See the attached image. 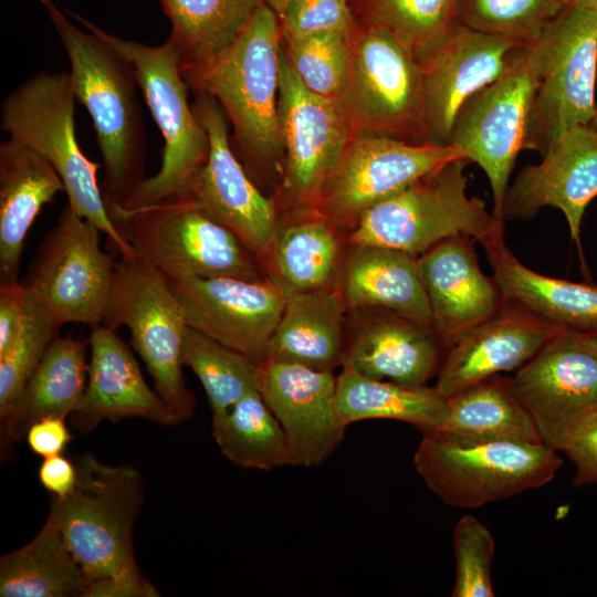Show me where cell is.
I'll return each instance as SVG.
<instances>
[{
  "label": "cell",
  "instance_id": "7bdbcfd3",
  "mask_svg": "<svg viewBox=\"0 0 597 597\" xmlns=\"http://www.w3.org/2000/svg\"><path fill=\"white\" fill-rule=\"evenodd\" d=\"M280 24L286 40L323 32L350 34L356 20L349 0H292Z\"/></svg>",
  "mask_w": 597,
  "mask_h": 597
},
{
  "label": "cell",
  "instance_id": "f907efd6",
  "mask_svg": "<svg viewBox=\"0 0 597 597\" xmlns=\"http://www.w3.org/2000/svg\"><path fill=\"white\" fill-rule=\"evenodd\" d=\"M589 344L597 353V332L595 333H585Z\"/></svg>",
  "mask_w": 597,
  "mask_h": 597
},
{
  "label": "cell",
  "instance_id": "52a82bcc",
  "mask_svg": "<svg viewBox=\"0 0 597 597\" xmlns=\"http://www.w3.org/2000/svg\"><path fill=\"white\" fill-rule=\"evenodd\" d=\"M97 29L133 63L138 87L165 143L157 174L146 177L122 205L116 206L134 209L188 195L207 160L209 140L188 101L189 85L182 75L176 44L168 38L153 46Z\"/></svg>",
  "mask_w": 597,
  "mask_h": 597
},
{
  "label": "cell",
  "instance_id": "4fadbf2b",
  "mask_svg": "<svg viewBox=\"0 0 597 597\" xmlns=\"http://www.w3.org/2000/svg\"><path fill=\"white\" fill-rule=\"evenodd\" d=\"M101 232L66 202L21 281L62 324L102 323L116 261L101 249Z\"/></svg>",
  "mask_w": 597,
  "mask_h": 597
},
{
  "label": "cell",
  "instance_id": "836d02e7",
  "mask_svg": "<svg viewBox=\"0 0 597 597\" xmlns=\"http://www.w3.org/2000/svg\"><path fill=\"white\" fill-rule=\"evenodd\" d=\"M264 0H160L170 20L182 75L226 51L243 32Z\"/></svg>",
  "mask_w": 597,
  "mask_h": 597
},
{
  "label": "cell",
  "instance_id": "8fae6325",
  "mask_svg": "<svg viewBox=\"0 0 597 597\" xmlns=\"http://www.w3.org/2000/svg\"><path fill=\"white\" fill-rule=\"evenodd\" d=\"M413 464L427 488L444 504L476 509L547 484L563 460L544 443L458 446L422 436Z\"/></svg>",
  "mask_w": 597,
  "mask_h": 597
},
{
  "label": "cell",
  "instance_id": "bcb514c9",
  "mask_svg": "<svg viewBox=\"0 0 597 597\" xmlns=\"http://www.w3.org/2000/svg\"><path fill=\"white\" fill-rule=\"evenodd\" d=\"M63 417H45L35 421L27 431L30 450L42 458L60 454L72 440Z\"/></svg>",
  "mask_w": 597,
  "mask_h": 597
},
{
  "label": "cell",
  "instance_id": "e0dca14e",
  "mask_svg": "<svg viewBox=\"0 0 597 597\" xmlns=\"http://www.w3.org/2000/svg\"><path fill=\"white\" fill-rule=\"evenodd\" d=\"M196 93L192 107L207 133L209 151L188 195L253 255L268 254L277 232L274 205L235 156L229 122L217 101L206 92Z\"/></svg>",
  "mask_w": 597,
  "mask_h": 597
},
{
  "label": "cell",
  "instance_id": "ffe728a7",
  "mask_svg": "<svg viewBox=\"0 0 597 597\" xmlns=\"http://www.w3.org/2000/svg\"><path fill=\"white\" fill-rule=\"evenodd\" d=\"M258 390L284 431L289 465L317 467L343 442L347 426L336 408L333 371L265 360Z\"/></svg>",
  "mask_w": 597,
  "mask_h": 597
},
{
  "label": "cell",
  "instance_id": "5bb4252c",
  "mask_svg": "<svg viewBox=\"0 0 597 597\" xmlns=\"http://www.w3.org/2000/svg\"><path fill=\"white\" fill-rule=\"evenodd\" d=\"M459 158L465 156L452 145L413 144L385 135L354 133L323 188L318 205L334 220L358 219L370 207Z\"/></svg>",
  "mask_w": 597,
  "mask_h": 597
},
{
  "label": "cell",
  "instance_id": "60d3db41",
  "mask_svg": "<svg viewBox=\"0 0 597 597\" xmlns=\"http://www.w3.org/2000/svg\"><path fill=\"white\" fill-rule=\"evenodd\" d=\"M350 36L352 33L323 32L283 39L293 70L310 91L339 98L348 71Z\"/></svg>",
  "mask_w": 597,
  "mask_h": 597
},
{
  "label": "cell",
  "instance_id": "f1b7e54d",
  "mask_svg": "<svg viewBox=\"0 0 597 597\" xmlns=\"http://www.w3.org/2000/svg\"><path fill=\"white\" fill-rule=\"evenodd\" d=\"M447 399L443 422L426 436L458 446L501 441L543 443L532 417L515 397L510 377L490 376Z\"/></svg>",
  "mask_w": 597,
  "mask_h": 597
},
{
  "label": "cell",
  "instance_id": "ac0fdd59",
  "mask_svg": "<svg viewBox=\"0 0 597 597\" xmlns=\"http://www.w3.org/2000/svg\"><path fill=\"white\" fill-rule=\"evenodd\" d=\"M167 279L189 327L258 364L266 359L285 304V294L274 281L234 276Z\"/></svg>",
  "mask_w": 597,
  "mask_h": 597
},
{
  "label": "cell",
  "instance_id": "f35d334b",
  "mask_svg": "<svg viewBox=\"0 0 597 597\" xmlns=\"http://www.w3.org/2000/svg\"><path fill=\"white\" fill-rule=\"evenodd\" d=\"M565 0H457L455 23L530 46Z\"/></svg>",
  "mask_w": 597,
  "mask_h": 597
},
{
  "label": "cell",
  "instance_id": "681fc988",
  "mask_svg": "<svg viewBox=\"0 0 597 597\" xmlns=\"http://www.w3.org/2000/svg\"><path fill=\"white\" fill-rule=\"evenodd\" d=\"M566 4L580 7L597 12V0H565Z\"/></svg>",
  "mask_w": 597,
  "mask_h": 597
},
{
  "label": "cell",
  "instance_id": "44dd1931",
  "mask_svg": "<svg viewBox=\"0 0 597 597\" xmlns=\"http://www.w3.org/2000/svg\"><path fill=\"white\" fill-rule=\"evenodd\" d=\"M597 197V130L589 125L566 129L537 164L525 166L507 187L502 218L531 220L544 207L561 210L580 249L587 206Z\"/></svg>",
  "mask_w": 597,
  "mask_h": 597
},
{
  "label": "cell",
  "instance_id": "5b68a950",
  "mask_svg": "<svg viewBox=\"0 0 597 597\" xmlns=\"http://www.w3.org/2000/svg\"><path fill=\"white\" fill-rule=\"evenodd\" d=\"M465 158L451 160L364 211L349 234L354 245L396 249L418 258L455 235L481 242L504 223L467 192Z\"/></svg>",
  "mask_w": 597,
  "mask_h": 597
},
{
  "label": "cell",
  "instance_id": "603a6c76",
  "mask_svg": "<svg viewBox=\"0 0 597 597\" xmlns=\"http://www.w3.org/2000/svg\"><path fill=\"white\" fill-rule=\"evenodd\" d=\"M562 329L522 303L506 298L493 316L447 350L434 387L449 398L490 376L516 371Z\"/></svg>",
  "mask_w": 597,
  "mask_h": 597
},
{
  "label": "cell",
  "instance_id": "816d5d0a",
  "mask_svg": "<svg viewBox=\"0 0 597 597\" xmlns=\"http://www.w3.org/2000/svg\"><path fill=\"white\" fill-rule=\"evenodd\" d=\"M589 126L594 129L597 130V107H596V111H595V114H594V117L589 124Z\"/></svg>",
  "mask_w": 597,
  "mask_h": 597
},
{
  "label": "cell",
  "instance_id": "f6af8a7d",
  "mask_svg": "<svg viewBox=\"0 0 597 597\" xmlns=\"http://www.w3.org/2000/svg\"><path fill=\"white\" fill-rule=\"evenodd\" d=\"M29 295L21 281L0 283V356L12 346L21 329Z\"/></svg>",
  "mask_w": 597,
  "mask_h": 597
},
{
  "label": "cell",
  "instance_id": "8d00e7d4",
  "mask_svg": "<svg viewBox=\"0 0 597 597\" xmlns=\"http://www.w3.org/2000/svg\"><path fill=\"white\" fill-rule=\"evenodd\" d=\"M181 359L206 392L212 418L226 413L245 395L258 390L260 365L188 326Z\"/></svg>",
  "mask_w": 597,
  "mask_h": 597
},
{
  "label": "cell",
  "instance_id": "ee69618b",
  "mask_svg": "<svg viewBox=\"0 0 597 597\" xmlns=\"http://www.w3.org/2000/svg\"><path fill=\"white\" fill-rule=\"evenodd\" d=\"M559 451L575 467L573 485L597 482V407L585 413L567 432Z\"/></svg>",
  "mask_w": 597,
  "mask_h": 597
},
{
  "label": "cell",
  "instance_id": "8992f818",
  "mask_svg": "<svg viewBox=\"0 0 597 597\" xmlns=\"http://www.w3.org/2000/svg\"><path fill=\"white\" fill-rule=\"evenodd\" d=\"M106 208L135 254L167 277L261 279L254 255L190 195L134 209Z\"/></svg>",
  "mask_w": 597,
  "mask_h": 597
},
{
  "label": "cell",
  "instance_id": "d6986e66",
  "mask_svg": "<svg viewBox=\"0 0 597 597\" xmlns=\"http://www.w3.org/2000/svg\"><path fill=\"white\" fill-rule=\"evenodd\" d=\"M516 48L512 41L455 23L417 57L423 86L427 143L449 145L462 107L501 75Z\"/></svg>",
  "mask_w": 597,
  "mask_h": 597
},
{
  "label": "cell",
  "instance_id": "484cf974",
  "mask_svg": "<svg viewBox=\"0 0 597 597\" xmlns=\"http://www.w3.org/2000/svg\"><path fill=\"white\" fill-rule=\"evenodd\" d=\"M64 185L51 164L27 144H0V283L19 281L24 240L43 206Z\"/></svg>",
  "mask_w": 597,
  "mask_h": 597
},
{
  "label": "cell",
  "instance_id": "4dcf8cb0",
  "mask_svg": "<svg viewBox=\"0 0 597 597\" xmlns=\"http://www.w3.org/2000/svg\"><path fill=\"white\" fill-rule=\"evenodd\" d=\"M354 247L342 282L346 306L391 311L431 324L417 258L391 248Z\"/></svg>",
  "mask_w": 597,
  "mask_h": 597
},
{
  "label": "cell",
  "instance_id": "d590c367",
  "mask_svg": "<svg viewBox=\"0 0 597 597\" xmlns=\"http://www.w3.org/2000/svg\"><path fill=\"white\" fill-rule=\"evenodd\" d=\"M270 251L274 282L285 295L333 287L338 241L325 220H303L276 232Z\"/></svg>",
  "mask_w": 597,
  "mask_h": 597
},
{
  "label": "cell",
  "instance_id": "b9f144b4",
  "mask_svg": "<svg viewBox=\"0 0 597 597\" xmlns=\"http://www.w3.org/2000/svg\"><path fill=\"white\" fill-rule=\"evenodd\" d=\"M455 561L452 597H493L492 563L495 542L490 530L473 515L461 516L453 530Z\"/></svg>",
  "mask_w": 597,
  "mask_h": 597
},
{
  "label": "cell",
  "instance_id": "7a4b0ae2",
  "mask_svg": "<svg viewBox=\"0 0 597 597\" xmlns=\"http://www.w3.org/2000/svg\"><path fill=\"white\" fill-rule=\"evenodd\" d=\"M40 2L67 54L76 100L86 107L96 130L105 203L122 205L146 178V132L135 67L95 24L74 15L87 30L83 31L54 0Z\"/></svg>",
  "mask_w": 597,
  "mask_h": 597
},
{
  "label": "cell",
  "instance_id": "ab89813d",
  "mask_svg": "<svg viewBox=\"0 0 597 597\" xmlns=\"http://www.w3.org/2000/svg\"><path fill=\"white\" fill-rule=\"evenodd\" d=\"M21 329L8 352L0 356V418L33 374L63 325L29 290Z\"/></svg>",
  "mask_w": 597,
  "mask_h": 597
},
{
  "label": "cell",
  "instance_id": "c3c4849f",
  "mask_svg": "<svg viewBox=\"0 0 597 597\" xmlns=\"http://www.w3.org/2000/svg\"><path fill=\"white\" fill-rule=\"evenodd\" d=\"M292 0H264V2L277 14L279 19Z\"/></svg>",
  "mask_w": 597,
  "mask_h": 597
},
{
  "label": "cell",
  "instance_id": "1f68e13d",
  "mask_svg": "<svg viewBox=\"0 0 597 597\" xmlns=\"http://www.w3.org/2000/svg\"><path fill=\"white\" fill-rule=\"evenodd\" d=\"M86 586L51 507L39 533L0 558L1 597H84Z\"/></svg>",
  "mask_w": 597,
  "mask_h": 597
},
{
  "label": "cell",
  "instance_id": "d6a6232c",
  "mask_svg": "<svg viewBox=\"0 0 597 597\" xmlns=\"http://www.w3.org/2000/svg\"><path fill=\"white\" fill-rule=\"evenodd\" d=\"M336 408L347 427L363 420H397L426 436L443 422L448 399L436 387H408L369 378L342 366L336 376Z\"/></svg>",
  "mask_w": 597,
  "mask_h": 597
},
{
  "label": "cell",
  "instance_id": "30bf717a",
  "mask_svg": "<svg viewBox=\"0 0 597 597\" xmlns=\"http://www.w3.org/2000/svg\"><path fill=\"white\" fill-rule=\"evenodd\" d=\"M338 101L354 133L427 143L418 61L385 29L356 21L347 76Z\"/></svg>",
  "mask_w": 597,
  "mask_h": 597
},
{
  "label": "cell",
  "instance_id": "74e56055",
  "mask_svg": "<svg viewBox=\"0 0 597 597\" xmlns=\"http://www.w3.org/2000/svg\"><path fill=\"white\" fill-rule=\"evenodd\" d=\"M457 0H349L355 20L385 29L416 59L455 24Z\"/></svg>",
  "mask_w": 597,
  "mask_h": 597
},
{
  "label": "cell",
  "instance_id": "cb8c5ba5",
  "mask_svg": "<svg viewBox=\"0 0 597 597\" xmlns=\"http://www.w3.org/2000/svg\"><path fill=\"white\" fill-rule=\"evenodd\" d=\"M90 360L83 398L71 413V423L82 433L103 420L116 422L142 418L158 425L177 423L174 415L144 379L126 343L102 324L91 327Z\"/></svg>",
  "mask_w": 597,
  "mask_h": 597
},
{
  "label": "cell",
  "instance_id": "7402d4cb",
  "mask_svg": "<svg viewBox=\"0 0 597 597\" xmlns=\"http://www.w3.org/2000/svg\"><path fill=\"white\" fill-rule=\"evenodd\" d=\"M473 238H448L417 258L431 324L449 349L493 316L506 297L480 268Z\"/></svg>",
  "mask_w": 597,
  "mask_h": 597
},
{
  "label": "cell",
  "instance_id": "4316f807",
  "mask_svg": "<svg viewBox=\"0 0 597 597\" xmlns=\"http://www.w3.org/2000/svg\"><path fill=\"white\" fill-rule=\"evenodd\" d=\"M56 337L8 412L0 418L1 452L25 438L28 429L45 417H70L80 405L87 381V346Z\"/></svg>",
  "mask_w": 597,
  "mask_h": 597
},
{
  "label": "cell",
  "instance_id": "9c48e42d",
  "mask_svg": "<svg viewBox=\"0 0 597 597\" xmlns=\"http://www.w3.org/2000/svg\"><path fill=\"white\" fill-rule=\"evenodd\" d=\"M536 86L523 149L542 155L558 135L589 125L595 111L597 12L566 4L534 43Z\"/></svg>",
  "mask_w": 597,
  "mask_h": 597
},
{
  "label": "cell",
  "instance_id": "9a60e30c",
  "mask_svg": "<svg viewBox=\"0 0 597 597\" xmlns=\"http://www.w3.org/2000/svg\"><path fill=\"white\" fill-rule=\"evenodd\" d=\"M279 127L285 155L284 187L297 202L320 203L323 188L354 135L337 98L310 91L281 52Z\"/></svg>",
  "mask_w": 597,
  "mask_h": 597
},
{
  "label": "cell",
  "instance_id": "e575fe53",
  "mask_svg": "<svg viewBox=\"0 0 597 597\" xmlns=\"http://www.w3.org/2000/svg\"><path fill=\"white\" fill-rule=\"evenodd\" d=\"M212 437L220 452L241 468L271 471L289 465L286 437L259 390L212 418Z\"/></svg>",
  "mask_w": 597,
  "mask_h": 597
},
{
  "label": "cell",
  "instance_id": "7c38bea8",
  "mask_svg": "<svg viewBox=\"0 0 597 597\" xmlns=\"http://www.w3.org/2000/svg\"><path fill=\"white\" fill-rule=\"evenodd\" d=\"M536 86L534 44L519 46L501 75L476 93L458 114L449 145L485 172L493 216L502 208L516 157L523 149L526 123Z\"/></svg>",
  "mask_w": 597,
  "mask_h": 597
},
{
  "label": "cell",
  "instance_id": "f546056e",
  "mask_svg": "<svg viewBox=\"0 0 597 597\" xmlns=\"http://www.w3.org/2000/svg\"><path fill=\"white\" fill-rule=\"evenodd\" d=\"M506 298L568 329L597 332V284L543 275L525 266L507 248L504 234L480 242Z\"/></svg>",
  "mask_w": 597,
  "mask_h": 597
},
{
  "label": "cell",
  "instance_id": "2e32d148",
  "mask_svg": "<svg viewBox=\"0 0 597 597\" xmlns=\"http://www.w3.org/2000/svg\"><path fill=\"white\" fill-rule=\"evenodd\" d=\"M510 380L543 443L558 452L570 428L597 407V353L585 333L564 328Z\"/></svg>",
  "mask_w": 597,
  "mask_h": 597
},
{
  "label": "cell",
  "instance_id": "d4e9b609",
  "mask_svg": "<svg viewBox=\"0 0 597 597\" xmlns=\"http://www.w3.org/2000/svg\"><path fill=\"white\" fill-rule=\"evenodd\" d=\"M345 349L343 365L366 377L419 387L442 365L448 348L432 324L377 310Z\"/></svg>",
  "mask_w": 597,
  "mask_h": 597
},
{
  "label": "cell",
  "instance_id": "83f0119b",
  "mask_svg": "<svg viewBox=\"0 0 597 597\" xmlns=\"http://www.w3.org/2000/svg\"><path fill=\"white\" fill-rule=\"evenodd\" d=\"M345 306L333 287L285 295L265 360L326 371L343 365Z\"/></svg>",
  "mask_w": 597,
  "mask_h": 597
},
{
  "label": "cell",
  "instance_id": "7dc6e473",
  "mask_svg": "<svg viewBox=\"0 0 597 597\" xmlns=\"http://www.w3.org/2000/svg\"><path fill=\"white\" fill-rule=\"evenodd\" d=\"M41 485L55 498L64 499L72 493L77 481L75 461L60 454L44 458L39 467Z\"/></svg>",
  "mask_w": 597,
  "mask_h": 597
},
{
  "label": "cell",
  "instance_id": "277c9868",
  "mask_svg": "<svg viewBox=\"0 0 597 597\" xmlns=\"http://www.w3.org/2000/svg\"><path fill=\"white\" fill-rule=\"evenodd\" d=\"M75 101L70 72L41 71L3 98L1 128L51 164L71 208L105 233L121 255H136L109 218L97 182L98 164L90 160L77 143Z\"/></svg>",
  "mask_w": 597,
  "mask_h": 597
},
{
  "label": "cell",
  "instance_id": "ba28073f",
  "mask_svg": "<svg viewBox=\"0 0 597 597\" xmlns=\"http://www.w3.org/2000/svg\"><path fill=\"white\" fill-rule=\"evenodd\" d=\"M101 324L129 329L132 346L176 422L190 418L196 399L181 359L188 323L166 275L137 255H121Z\"/></svg>",
  "mask_w": 597,
  "mask_h": 597
},
{
  "label": "cell",
  "instance_id": "3957f363",
  "mask_svg": "<svg viewBox=\"0 0 597 597\" xmlns=\"http://www.w3.org/2000/svg\"><path fill=\"white\" fill-rule=\"evenodd\" d=\"M281 39L280 19L263 1L226 51L184 75L196 92H206L217 101L240 150L260 165H269L283 154L277 109Z\"/></svg>",
  "mask_w": 597,
  "mask_h": 597
},
{
  "label": "cell",
  "instance_id": "6da1fadb",
  "mask_svg": "<svg viewBox=\"0 0 597 597\" xmlns=\"http://www.w3.org/2000/svg\"><path fill=\"white\" fill-rule=\"evenodd\" d=\"M77 481L64 499L53 498L66 544L83 569L84 597H156V587L135 559L133 528L143 479L130 465H108L87 453L75 460Z\"/></svg>",
  "mask_w": 597,
  "mask_h": 597
}]
</instances>
